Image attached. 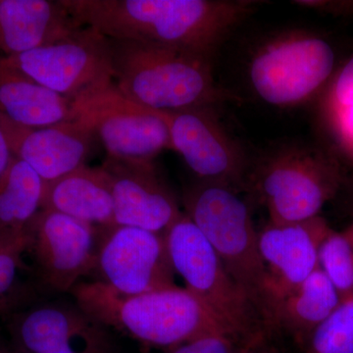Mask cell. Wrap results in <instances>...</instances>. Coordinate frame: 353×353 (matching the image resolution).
Here are the masks:
<instances>
[{"mask_svg": "<svg viewBox=\"0 0 353 353\" xmlns=\"http://www.w3.org/2000/svg\"><path fill=\"white\" fill-rule=\"evenodd\" d=\"M248 341L232 334H209L171 348L166 353H239Z\"/></svg>", "mask_w": 353, "mask_h": 353, "instance_id": "24", "label": "cell"}, {"mask_svg": "<svg viewBox=\"0 0 353 353\" xmlns=\"http://www.w3.org/2000/svg\"><path fill=\"white\" fill-rule=\"evenodd\" d=\"M341 150L353 160V105L327 115Z\"/></svg>", "mask_w": 353, "mask_h": 353, "instance_id": "26", "label": "cell"}, {"mask_svg": "<svg viewBox=\"0 0 353 353\" xmlns=\"http://www.w3.org/2000/svg\"><path fill=\"white\" fill-rule=\"evenodd\" d=\"M306 345L307 353H353V292L341 297Z\"/></svg>", "mask_w": 353, "mask_h": 353, "instance_id": "22", "label": "cell"}, {"mask_svg": "<svg viewBox=\"0 0 353 353\" xmlns=\"http://www.w3.org/2000/svg\"><path fill=\"white\" fill-rule=\"evenodd\" d=\"M70 294L109 329L146 347L169 350L209 334H234L190 290L178 285L124 296L97 281H82Z\"/></svg>", "mask_w": 353, "mask_h": 353, "instance_id": "2", "label": "cell"}, {"mask_svg": "<svg viewBox=\"0 0 353 353\" xmlns=\"http://www.w3.org/2000/svg\"><path fill=\"white\" fill-rule=\"evenodd\" d=\"M292 3L333 15H353V0H299Z\"/></svg>", "mask_w": 353, "mask_h": 353, "instance_id": "27", "label": "cell"}, {"mask_svg": "<svg viewBox=\"0 0 353 353\" xmlns=\"http://www.w3.org/2000/svg\"><path fill=\"white\" fill-rule=\"evenodd\" d=\"M336 65L333 46L306 31L283 32L255 51L248 66L253 92L277 108H292L314 97Z\"/></svg>", "mask_w": 353, "mask_h": 353, "instance_id": "6", "label": "cell"}, {"mask_svg": "<svg viewBox=\"0 0 353 353\" xmlns=\"http://www.w3.org/2000/svg\"><path fill=\"white\" fill-rule=\"evenodd\" d=\"M0 112L31 128L75 119L73 101L48 90L7 63L0 55Z\"/></svg>", "mask_w": 353, "mask_h": 353, "instance_id": "19", "label": "cell"}, {"mask_svg": "<svg viewBox=\"0 0 353 353\" xmlns=\"http://www.w3.org/2000/svg\"><path fill=\"white\" fill-rule=\"evenodd\" d=\"M174 271L190 290L241 340L267 332L252 301L228 273L212 246L185 212L165 234Z\"/></svg>", "mask_w": 353, "mask_h": 353, "instance_id": "5", "label": "cell"}, {"mask_svg": "<svg viewBox=\"0 0 353 353\" xmlns=\"http://www.w3.org/2000/svg\"><path fill=\"white\" fill-rule=\"evenodd\" d=\"M41 209L75 218L97 229L114 226V204L108 176L87 165L44 183Z\"/></svg>", "mask_w": 353, "mask_h": 353, "instance_id": "18", "label": "cell"}, {"mask_svg": "<svg viewBox=\"0 0 353 353\" xmlns=\"http://www.w3.org/2000/svg\"><path fill=\"white\" fill-rule=\"evenodd\" d=\"M330 227L321 216L303 222H269L259 232L265 270L264 321L271 327L278 304L294 292L319 267L318 254Z\"/></svg>", "mask_w": 353, "mask_h": 353, "instance_id": "13", "label": "cell"}, {"mask_svg": "<svg viewBox=\"0 0 353 353\" xmlns=\"http://www.w3.org/2000/svg\"><path fill=\"white\" fill-rule=\"evenodd\" d=\"M2 57L14 68L71 101L114 83L110 39L88 26L48 46Z\"/></svg>", "mask_w": 353, "mask_h": 353, "instance_id": "8", "label": "cell"}, {"mask_svg": "<svg viewBox=\"0 0 353 353\" xmlns=\"http://www.w3.org/2000/svg\"><path fill=\"white\" fill-rule=\"evenodd\" d=\"M101 167L112 194L114 224L165 234L182 215L175 196L158 176L153 162L108 157Z\"/></svg>", "mask_w": 353, "mask_h": 353, "instance_id": "15", "label": "cell"}, {"mask_svg": "<svg viewBox=\"0 0 353 353\" xmlns=\"http://www.w3.org/2000/svg\"><path fill=\"white\" fill-rule=\"evenodd\" d=\"M79 23L111 39L157 44L212 59L259 6L253 0H60Z\"/></svg>", "mask_w": 353, "mask_h": 353, "instance_id": "1", "label": "cell"}, {"mask_svg": "<svg viewBox=\"0 0 353 353\" xmlns=\"http://www.w3.org/2000/svg\"><path fill=\"white\" fill-rule=\"evenodd\" d=\"M4 353H24V352H21V350H18V348H16L13 345V348H11V350H7V348L4 347Z\"/></svg>", "mask_w": 353, "mask_h": 353, "instance_id": "29", "label": "cell"}, {"mask_svg": "<svg viewBox=\"0 0 353 353\" xmlns=\"http://www.w3.org/2000/svg\"><path fill=\"white\" fill-rule=\"evenodd\" d=\"M348 234H350V236H352V240H353V228H352V230H350V232H348Z\"/></svg>", "mask_w": 353, "mask_h": 353, "instance_id": "30", "label": "cell"}, {"mask_svg": "<svg viewBox=\"0 0 353 353\" xmlns=\"http://www.w3.org/2000/svg\"><path fill=\"white\" fill-rule=\"evenodd\" d=\"M340 165L326 153L308 148L280 150L261 167L257 187L270 222H303L320 216L338 192Z\"/></svg>", "mask_w": 353, "mask_h": 353, "instance_id": "7", "label": "cell"}, {"mask_svg": "<svg viewBox=\"0 0 353 353\" xmlns=\"http://www.w3.org/2000/svg\"><path fill=\"white\" fill-rule=\"evenodd\" d=\"M0 353H4V347L0 345Z\"/></svg>", "mask_w": 353, "mask_h": 353, "instance_id": "31", "label": "cell"}, {"mask_svg": "<svg viewBox=\"0 0 353 353\" xmlns=\"http://www.w3.org/2000/svg\"><path fill=\"white\" fill-rule=\"evenodd\" d=\"M10 332L24 353H122L115 332L74 299L34 304L14 317Z\"/></svg>", "mask_w": 353, "mask_h": 353, "instance_id": "11", "label": "cell"}, {"mask_svg": "<svg viewBox=\"0 0 353 353\" xmlns=\"http://www.w3.org/2000/svg\"><path fill=\"white\" fill-rule=\"evenodd\" d=\"M73 112L101 141L108 157L153 162L172 150L163 113L130 101L115 83L73 101Z\"/></svg>", "mask_w": 353, "mask_h": 353, "instance_id": "9", "label": "cell"}, {"mask_svg": "<svg viewBox=\"0 0 353 353\" xmlns=\"http://www.w3.org/2000/svg\"><path fill=\"white\" fill-rule=\"evenodd\" d=\"M110 39L113 81L130 101L159 112L236 101L213 78L211 59L188 51Z\"/></svg>", "mask_w": 353, "mask_h": 353, "instance_id": "3", "label": "cell"}, {"mask_svg": "<svg viewBox=\"0 0 353 353\" xmlns=\"http://www.w3.org/2000/svg\"><path fill=\"white\" fill-rule=\"evenodd\" d=\"M183 206L265 325V270L259 231L245 202L233 188L199 180L183 194Z\"/></svg>", "mask_w": 353, "mask_h": 353, "instance_id": "4", "label": "cell"}, {"mask_svg": "<svg viewBox=\"0 0 353 353\" xmlns=\"http://www.w3.org/2000/svg\"><path fill=\"white\" fill-rule=\"evenodd\" d=\"M13 157L22 160L44 183L57 180L85 165L94 132L80 120L48 127L22 126L0 112Z\"/></svg>", "mask_w": 353, "mask_h": 353, "instance_id": "16", "label": "cell"}, {"mask_svg": "<svg viewBox=\"0 0 353 353\" xmlns=\"http://www.w3.org/2000/svg\"><path fill=\"white\" fill-rule=\"evenodd\" d=\"M318 265L341 297L353 292V240L348 232L330 230L320 245Z\"/></svg>", "mask_w": 353, "mask_h": 353, "instance_id": "23", "label": "cell"}, {"mask_svg": "<svg viewBox=\"0 0 353 353\" xmlns=\"http://www.w3.org/2000/svg\"><path fill=\"white\" fill-rule=\"evenodd\" d=\"M31 252L39 282L53 292H71L94 271L99 229L50 209H41L30 225Z\"/></svg>", "mask_w": 353, "mask_h": 353, "instance_id": "12", "label": "cell"}, {"mask_svg": "<svg viewBox=\"0 0 353 353\" xmlns=\"http://www.w3.org/2000/svg\"><path fill=\"white\" fill-rule=\"evenodd\" d=\"M324 105L327 115L353 105V55L332 81Z\"/></svg>", "mask_w": 353, "mask_h": 353, "instance_id": "25", "label": "cell"}, {"mask_svg": "<svg viewBox=\"0 0 353 353\" xmlns=\"http://www.w3.org/2000/svg\"><path fill=\"white\" fill-rule=\"evenodd\" d=\"M83 26L60 0H0V51L6 57L55 43Z\"/></svg>", "mask_w": 353, "mask_h": 353, "instance_id": "17", "label": "cell"}, {"mask_svg": "<svg viewBox=\"0 0 353 353\" xmlns=\"http://www.w3.org/2000/svg\"><path fill=\"white\" fill-rule=\"evenodd\" d=\"M44 182L29 165L13 157L0 176V236L29 230L41 209Z\"/></svg>", "mask_w": 353, "mask_h": 353, "instance_id": "21", "label": "cell"}, {"mask_svg": "<svg viewBox=\"0 0 353 353\" xmlns=\"http://www.w3.org/2000/svg\"><path fill=\"white\" fill-rule=\"evenodd\" d=\"M172 150L180 153L199 181L236 188L243 185L246 161L243 150L221 126L214 108L162 112Z\"/></svg>", "mask_w": 353, "mask_h": 353, "instance_id": "14", "label": "cell"}, {"mask_svg": "<svg viewBox=\"0 0 353 353\" xmlns=\"http://www.w3.org/2000/svg\"><path fill=\"white\" fill-rule=\"evenodd\" d=\"M341 294L325 275L317 269L274 310L271 327L289 332L299 343L306 345L311 334L336 309Z\"/></svg>", "mask_w": 353, "mask_h": 353, "instance_id": "20", "label": "cell"}, {"mask_svg": "<svg viewBox=\"0 0 353 353\" xmlns=\"http://www.w3.org/2000/svg\"><path fill=\"white\" fill-rule=\"evenodd\" d=\"M12 158L13 154L11 152L8 141H7L6 132L2 128L1 120H0V176L6 172Z\"/></svg>", "mask_w": 353, "mask_h": 353, "instance_id": "28", "label": "cell"}, {"mask_svg": "<svg viewBox=\"0 0 353 353\" xmlns=\"http://www.w3.org/2000/svg\"><path fill=\"white\" fill-rule=\"evenodd\" d=\"M94 273L92 281L124 296L176 287L165 234L139 228L99 229Z\"/></svg>", "mask_w": 353, "mask_h": 353, "instance_id": "10", "label": "cell"}]
</instances>
